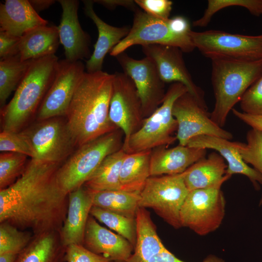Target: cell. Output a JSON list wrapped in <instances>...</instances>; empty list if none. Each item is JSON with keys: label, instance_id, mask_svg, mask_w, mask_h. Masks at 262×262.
I'll return each mask as SVG.
<instances>
[{"label": "cell", "instance_id": "cell-1", "mask_svg": "<svg viewBox=\"0 0 262 262\" xmlns=\"http://www.w3.org/2000/svg\"><path fill=\"white\" fill-rule=\"evenodd\" d=\"M60 165L31 159L16 180L0 190V222L33 235L60 231L68 204L56 178Z\"/></svg>", "mask_w": 262, "mask_h": 262}, {"label": "cell", "instance_id": "cell-2", "mask_svg": "<svg viewBox=\"0 0 262 262\" xmlns=\"http://www.w3.org/2000/svg\"><path fill=\"white\" fill-rule=\"evenodd\" d=\"M114 74L85 72L71 100L66 124L77 146L116 131L109 110Z\"/></svg>", "mask_w": 262, "mask_h": 262}, {"label": "cell", "instance_id": "cell-3", "mask_svg": "<svg viewBox=\"0 0 262 262\" xmlns=\"http://www.w3.org/2000/svg\"><path fill=\"white\" fill-rule=\"evenodd\" d=\"M59 61L55 54L33 60L11 100L0 109L2 131L19 132L38 110L54 80Z\"/></svg>", "mask_w": 262, "mask_h": 262}, {"label": "cell", "instance_id": "cell-4", "mask_svg": "<svg viewBox=\"0 0 262 262\" xmlns=\"http://www.w3.org/2000/svg\"><path fill=\"white\" fill-rule=\"evenodd\" d=\"M262 75V59L212 60L211 81L215 104L210 113L211 119L219 127H223L229 112Z\"/></svg>", "mask_w": 262, "mask_h": 262}, {"label": "cell", "instance_id": "cell-5", "mask_svg": "<svg viewBox=\"0 0 262 262\" xmlns=\"http://www.w3.org/2000/svg\"><path fill=\"white\" fill-rule=\"evenodd\" d=\"M187 92L182 83L171 84L162 103L143 120L141 126L122 147L124 151L127 154L136 153L174 143L177 138L173 133L177 130L178 123L172 114L173 107L176 100Z\"/></svg>", "mask_w": 262, "mask_h": 262}, {"label": "cell", "instance_id": "cell-6", "mask_svg": "<svg viewBox=\"0 0 262 262\" xmlns=\"http://www.w3.org/2000/svg\"><path fill=\"white\" fill-rule=\"evenodd\" d=\"M119 136L115 131L79 146L57 170L61 187L69 194L83 186L105 157L119 150Z\"/></svg>", "mask_w": 262, "mask_h": 262}, {"label": "cell", "instance_id": "cell-7", "mask_svg": "<svg viewBox=\"0 0 262 262\" xmlns=\"http://www.w3.org/2000/svg\"><path fill=\"white\" fill-rule=\"evenodd\" d=\"M189 35L195 48L211 60L262 59V34L247 35L212 30H191Z\"/></svg>", "mask_w": 262, "mask_h": 262}, {"label": "cell", "instance_id": "cell-8", "mask_svg": "<svg viewBox=\"0 0 262 262\" xmlns=\"http://www.w3.org/2000/svg\"><path fill=\"white\" fill-rule=\"evenodd\" d=\"M223 183L189 191L180 213L181 227L200 236L216 230L225 214L226 200L221 190Z\"/></svg>", "mask_w": 262, "mask_h": 262}, {"label": "cell", "instance_id": "cell-9", "mask_svg": "<svg viewBox=\"0 0 262 262\" xmlns=\"http://www.w3.org/2000/svg\"><path fill=\"white\" fill-rule=\"evenodd\" d=\"M183 172L150 177L140 193L139 207L152 209L167 224L181 227L180 213L188 195Z\"/></svg>", "mask_w": 262, "mask_h": 262}, {"label": "cell", "instance_id": "cell-10", "mask_svg": "<svg viewBox=\"0 0 262 262\" xmlns=\"http://www.w3.org/2000/svg\"><path fill=\"white\" fill-rule=\"evenodd\" d=\"M133 21L128 34L110 52L116 57L134 45L151 44L171 46L189 53L196 49L189 35H180L169 28L167 20L151 16L138 8L134 11Z\"/></svg>", "mask_w": 262, "mask_h": 262}, {"label": "cell", "instance_id": "cell-11", "mask_svg": "<svg viewBox=\"0 0 262 262\" xmlns=\"http://www.w3.org/2000/svg\"><path fill=\"white\" fill-rule=\"evenodd\" d=\"M59 117L41 120L21 131L33 147V159L60 164L73 152L77 145L66 121Z\"/></svg>", "mask_w": 262, "mask_h": 262}, {"label": "cell", "instance_id": "cell-12", "mask_svg": "<svg viewBox=\"0 0 262 262\" xmlns=\"http://www.w3.org/2000/svg\"><path fill=\"white\" fill-rule=\"evenodd\" d=\"M109 117L124 134L123 147L142 125L143 115L140 98L133 81L124 72L114 73Z\"/></svg>", "mask_w": 262, "mask_h": 262}, {"label": "cell", "instance_id": "cell-13", "mask_svg": "<svg viewBox=\"0 0 262 262\" xmlns=\"http://www.w3.org/2000/svg\"><path fill=\"white\" fill-rule=\"evenodd\" d=\"M207 110L188 92L176 100L172 114L178 123L176 138L179 145L186 146L190 139L199 135L213 136L229 140L233 138L232 133L211 119Z\"/></svg>", "mask_w": 262, "mask_h": 262}, {"label": "cell", "instance_id": "cell-14", "mask_svg": "<svg viewBox=\"0 0 262 262\" xmlns=\"http://www.w3.org/2000/svg\"><path fill=\"white\" fill-rule=\"evenodd\" d=\"M124 73L133 81L140 98L143 116H149L162 103L165 93L153 61L146 56L137 60L125 52L115 57Z\"/></svg>", "mask_w": 262, "mask_h": 262}, {"label": "cell", "instance_id": "cell-15", "mask_svg": "<svg viewBox=\"0 0 262 262\" xmlns=\"http://www.w3.org/2000/svg\"><path fill=\"white\" fill-rule=\"evenodd\" d=\"M81 61H59L54 80L38 111L39 121L66 115L77 85L85 72Z\"/></svg>", "mask_w": 262, "mask_h": 262}, {"label": "cell", "instance_id": "cell-16", "mask_svg": "<svg viewBox=\"0 0 262 262\" xmlns=\"http://www.w3.org/2000/svg\"><path fill=\"white\" fill-rule=\"evenodd\" d=\"M146 56L150 58L155 64L160 76L165 82H179L183 84L188 92L194 97L199 103L207 109L202 89L194 82L188 70L182 55L179 48L160 44L142 46Z\"/></svg>", "mask_w": 262, "mask_h": 262}, {"label": "cell", "instance_id": "cell-17", "mask_svg": "<svg viewBox=\"0 0 262 262\" xmlns=\"http://www.w3.org/2000/svg\"><path fill=\"white\" fill-rule=\"evenodd\" d=\"M62 8V15L58 27L60 42L63 46L65 59L70 61L89 59L92 54L91 37L82 28L77 0H58Z\"/></svg>", "mask_w": 262, "mask_h": 262}, {"label": "cell", "instance_id": "cell-18", "mask_svg": "<svg viewBox=\"0 0 262 262\" xmlns=\"http://www.w3.org/2000/svg\"><path fill=\"white\" fill-rule=\"evenodd\" d=\"M83 245L91 251L101 255L113 262H127L134 250L125 238L99 225L90 214Z\"/></svg>", "mask_w": 262, "mask_h": 262}, {"label": "cell", "instance_id": "cell-19", "mask_svg": "<svg viewBox=\"0 0 262 262\" xmlns=\"http://www.w3.org/2000/svg\"><path fill=\"white\" fill-rule=\"evenodd\" d=\"M93 206V193L84 186L68 194L66 217L60 231L65 246L71 244L82 245L85 228Z\"/></svg>", "mask_w": 262, "mask_h": 262}, {"label": "cell", "instance_id": "cell-20", "mask_svg": "<svg viewBox=\"0 0 262 262\" xmlns=\"http://www.w3.org/2000/svg\"><path fill=\"white\" fill-rule=\"evenodd\" d=\"M239 144L218 137L199 135L190 139L186 146L215 150L228 163L226 174L230 177L237 174L245 175L257 188L259 183L262 184V177L244 161L239 151Z\"/></svg>", "mask_w": 262, "mask_h": 262}, {"label": "cell", "instance_id": "cell-21", "mask_svg": "<svg viewBox=\"0 0 262 262\" xmlns=\"http://www.w3.org/2000/svg\"><path fill=\"white\" fill-rule=\"evenodd\" d=\"M206 153L205 148L180 145L170 148L159 147L151 151L150 177L182 173L194 164L205 157Z\"/></svg>", "mask_w": 262, "mask_h": 262}, {"label": "cell", "instance_id": "cell-22", "mask_svg": "<svg viewBox=\"0 0 262 262\" xmlns=\"http://www.w3.org/2000/svg\"><path fill=\"white\" fill-rule=\"evenodd\" d=\"M83 3L85 14L93 21L98 31L94 51L85 64L86 71L93 73L102 70L106 54L128 34L131 28L116 27L106 23L94 11L93 0H83Z\"/></svg>", "mask_w": 262, "mask_h": 262}, {"label": "cell", "instance_id": "cell-23", "mask_svg": "<svg viewBox=\"0 0 262 262\" xmlns=\"http://www.w3.org/2000/svg\"><path fill=\"white\" fill-rule=\"evenodd\" d=\"M48 21L42 18L27 0H6L0 3V31L20 37Z\"/></svg>", "mask_w": 262, "mask_h": 262}, {"label": "cell", "instance_id": "cell-24", "mask_svg": "<svg viewBox=\"0 0 262 262\" xmlns=\"http://www.w3.org/2000/svg\"><path fill=\"white\" fill-rule=\"evenodd\" d=\"M218 153L213 152L190 166L184 172L189 191L224 183L231 177L226 174L227 164Z\"/></svg>", "mask_w": 262, "mask_h": 262}, {"label": "cell", "instance_id": "cell-25", "mask_svg": "<svg viewBox=\"0 0 262 262\" xmlns=\"http://www.w3.org/2000/svg\"><path fill=\"white\" fill-rule=\"evenodd\" d=\"M60 44L57 26H38L20 37L18 54L22 61L54 55Z\"/></svg>", "mask_w": 262, "mask_h": 262}, {"label": "cell", "instance_id": "cell-26", "mask_svg": "<svg viewBox=\"0 0 262 262\" xmlns=\"http://www.w3.org/2000/svg\"><path fill=\"white\" fill-rule=\"evenodd\" d=\"M66 248L60 231L33 235L28 245L18 254L15 262H65Z\"/></svg>", "mask_w": 262, "mask_h": 262}, {"label": "cell", "instance_id": "cell-27", "mask_svg": "<svg viewBox=\"0 0 262 262\" xmlns=\"http://www.w3.org/2000/svg\"><path fill=\"white\" fill-rule=\"evenodd\" d=\"M136 241L127 262H146L155 254L166 249L159 238L149 212L139 207L136 214Z\"/></svg>", "mask_w": 262, "mask_h": 262}, {"label": "cell", "instance_id": "cell-28", "mask_svg": "<svg viewBox=\"0 0 262 262\" xmlns=\"http://www.w3.org/2000/svg\"><path fill=\"white\" fill-rule=\"evenodd\" d=\"M152 150L127 154L119 175L121 190L141 193L150 177V160Z\"/></svg>", "mask_w": 262, "mask_h": 262}, {"label": "cell", "instance_id": "cell-29", "mask_svg": "<svg viewBox=\"0 0 262 262\" xmlns=\"http://www.w3.org/2000/svg\"><path fill=\"white\" fill-rule=\"evenodd\" d=\"M127 154L121 148L108 155L83 186L95 192L121 190L120 171Z\"/></svg>", "mask_w": 262, "mask_h": 262}, {"label": "cell", "instance_id": "cell-30", "mask_svg": "<svg viewBox=\"0 0 262 262\" xmlns=\"http://www.w3.org/2000/svg\"><path fill=\"white\" fill-rule=\"evenodd\" d=\"M92 191L93 193V206L127 217L135 218L139 208L140 193L123 190Z\"/></svg>", "mask_w": 262, "mask_h": 262}, {"label": "cell", "instance_id": "cell-31", "mask_svg": "<svg viewBox=\"0 0 262 262\" xmlns=\"http://www.w3.org/2000/svg\"><path fill=\"white\" fill-rule=\"evenodd\" d=\"M33 59L22 61L19 54L0 59V106L6 101L12 92L16 89L27 72Z\"/></svg>", "mask_w": 262, "mask_h": 262}, {"label": "cell", "instance_id": "cell-32", "mask_svg": "<svg viewBox=\"0 0 262 262\" xmlns=\"http://www.w3.org/2000/svg\"><path fill=\"white\" fill-rule=\"evenodd\" d=\"M90 214L127 239L134 248L136 241L135 218L127 217L96 206L92 207Z\"/></svg>", "mask_w": 262, "mask_h": 262}, {"label": "cell", "instance_id": "cell-33", "mask_svg": "<svg viewBox=\"0 0 262 262\" xmlns=\"http://www.w3.org/2000/svg\"><path fill=\"white\" fill-rule=\"evenodd\" d=\"M33 236L31 231L20 229L6 222H0V254L11 253L18 255Z\"/></svg>", "mask_w": 262, "mask_h": 262}, {"label": "cell", "instance_id": "cell-34", "mask_svg": "<svg viewBox=\"0 0 262 262\" xmlns=\"http://www.w3.org/2000/svg\"><path fill=\"white\" fill-rule=\"evenodd\" d=\"M27 156L15 152L0 154V190L13 184L23 174L28 163Z\"/></svg>", "mask_w": 262, "mask_h": 262}, {"label": "cell", "instance_id": "cell-35", "mask_svg": "<svg viewBox=\"0 0 262 262\" xmlns=\"http://www.w3.org/2000/svg\"><path fill=\"white\" fill-rule=\"evenodd\" d=\"M234 6L245 8L255 16L262 15V0H209L203 16L194 21L193 25L194 27H205L217 12Z\"/></svg>", "mask_w": 262, "mask_h": 262}, {"label": "cell", "instance_id": "cell-36", "mask_svg": "<svg viewBox=\"0 0 262 262\" xmlns=\"http://www.w3.org/2000/svg\"><path fill=\"white\" fill-rule=\"evenodd\" d=\"M246 143L239 142V151L246 163L251 164L262 177V132L252 129L246 134ZM262 205V196L259 205Z\"/></svg>", "mask_w": 262, "mask_h": 262}, {"label": "cell", "instance_id": "cell-37", "mask_svg": "<svg viewBox=\"0 0 262 262\" xmlns=\"http://www.w3.org/2000/svg\"><path fill=\"white\" fill-rule=\"evenodd\" d=\"M0 150L2 152L18 153L35 158V153L28 139L21 131H2L0 133Z\"/></svg>", "mask_w": 262, "mask_h": 262}, {"label": "cell", "instance_id": "cell-38", "mask_svg": "<svg viewBox=\"0 0 262 262\" xmlns=\"http://www.w3.org/2000/svg\"><path fill=\"white\" fill-rule=\"evenodd\" d=\"M240 105L243 113L262 115V75L245 92Z\"/></svg>", "mask_w": 262, "mask_h": 262}, {"label": "cell", "instance_id": "cell-39", "mask_svg": "<svg viewBox=\"0 0 262 262\" xmlns=\"http://www.w3.org/2000/svg\"><path fill=\"white\" fill-rule=\"evenodd\" d=\"M65 262H113L104 256L96 254L83 245L71 244L66 246Z\"/></svg>", "mask_w": 262, "mask_h": 262}, {"label": "cell", "instance_id": "cell-40", "mask_svg": "<svg viewBox=\"0 0 262 262\" xmlns=\"http://www.w3.org/2000/svg\"><path fill=\"white\" fill-rule=\"evenodd\" d=\"M137 6L144 12L154 17L168 20L172 8L173 2L169 0H135Z\"/></svg>", "mask_w": 262, "mask_h": 262}, {"label": "cell", "instance_id": "cell-41", "mask_svg": "<svg viewBox=\"0 0 262 262\" xmlns=\"http://www.w3.org/2000/svg\"><path fill=\"white\" fill-rule=\"evenodd\" d=\"M20 37L0 31V59L18 54Z\"/></svg>", "mask_w": 262, "mask_h": 262}, {"label": "cell", "instance_id": "cell-42", "mask_svg": "<svg viewBox=\"0 0 262 262\" xmlns=\"http://www.w3.org/2000/svg\"><path fill=\"white\" fill-rule=\"evenodd\" d=\"M146 262H186L177 258L173 254L165 249L155 254ZM201 262H225L220 257L213 255L208 256Z\"/></svg>", "mask_w": 262, "mask_h": 262}, {"label": "cell", "instance_id": "cell-43", "mask_svg": "<svg viewBox=\"0 0 262 262\" xmlns=\"http://www.w3.org/2000/svg\"><path fill=\"white\" fill-rule=\"evenodd\" d=\"M170 30L175 33L180 35H189L191 30L188 20L182 16H176L167 20Z\"/></svg>", "mask_w": 262, "mask_h": 262}, {"label": "cell", "instance_id": "cell-44", "mask_svg": "<svg viewBox=\"0 0 262 262\" xmlns=\"http://www.w3.org/2000/svg\"><path fill=\"white\" fill-rule=\"evenodd\" d=\"M233 115L240 120L254 129L262 132V115H251L233 109Z\"/></svg>", "mask_w": 262, "mask_h": 262}, {"label": "cell", "instance_id": "cell-45", "mask_svg": "<svg viewBox=\"0 0 262 262\" xmlns=\"http://www.w3.org/2000/svg\"><path fill=\"white\" fill-rule=\"evenodd\" d=\"M93 1L111 10L119 6L130 9L133 11L137 9L135 1L131 0H98Z\"/></svg>", "mask_w": 262, "mask_h": 262}, {"label": "cell", "instance_id": "cell-46", "mask_svg": "<svg viewBox=\"0 0 262 262\" xmlns=\"http://www.w3.org/2000/svg\"><path fill=\"white\" fill-rule=\"evenodd\" d=\"M29 1L33 8L37 13L47 9L56 1L54 0H30Z\"/></svg>", "mask_w": 262, "mask_h": 262}, {"label": "cell", "instance_id": "cell-47", "mask_svg": "<svg viewBox=\"0 0 262 262\" xmlns=\"http://www.w3.org/2000/svg\"><path fill=\"white\" fill-rule=\"evenodd\" d=\"M17 255L6 253L0 254V262H15Z\"/></svg>", "mask_w": 262, "mask_h": 262}]
</instances>
